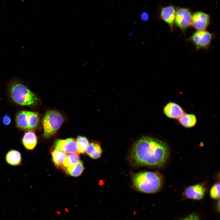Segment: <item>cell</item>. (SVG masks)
Instances as JSON below:
<instances>
[{"instance_id":"obj_18","label":"cell","mask_w":220,"mask_h":220,"mask_svg":"<svg viewBox=\"0 0 220 220\" xmlns=\"http://www.w3.org/2000/svg\"><path fill=\"white\" fill-rule=\"evenodd\" d=\"M84 169L82 162L79 160L77 163L64 169L67 174L73 176L77 177L80 175Z\"/></svg>"},{"instance_id":"obj_21","label":"cell","mask_w":220,"mask_h":220,"mask_svg":"<svg viewBox=\"0 0 220 220\" xmlns=\"http://www.w3.org/2000/svg\"><path fill=\"white\" fill-rule=\"evenodd\" d=\"M211 197L213 199L218 200L220 198V184L219 183L215 184L211 187L210 191Z\"/></svg>"},{"instance_id":"obj_15","label":"cell","mask_w":220,"mask_h":220,"mask_svg":"<svg viewBox=\"0 0 220 220\" xmlns=\"http://www.w3.org/2000/svg\"><path fill=\"white\" fill-rule=\"evenodd\" d=\"M85 152L86 154L91 158L96 159L101 156L102 150L100 144L95 141L89 144Z\"/></svg>"},{"instance_id":"obj_9","label":"cell","mask_w":220,"mask_h":220,"mask_svg":"<svg viewBox=\"0 0 220 220\" xmlns=\"http://www.w3.org/2000/svg\"><path fill=\"white\" fill-rule=\"evenodd\" d=\"M55 148L62 151L66 153L79 154L76 141L72 138L58 140L55 142Z\"/></svg>"},{"instance_id":"obj_8","label":"cell","mask_w":220,"mask_h":220,"mask_svg":"<svg viewBox=\"0 0 220 220\" xmlns=\"http://www.w3.org/2000/svg\"><path fill=\"white\" fill-rule=\"evenodd\" d=\"M210 21L208 14L202 12H197L192 15L191 24L197 31L204 30L208 26Z\"/></svg>"},{"instance_id":"obj_23","label":"cell","mask_w":220,"mask_h":220,"mask_svg":"<svg viewBox=\"0 0 220 220\" xmlns=\"http://www.w3.org/2000/svg\"><path fill=\"white\" fill-rule=\"evenodd\" d=\"M10 122L11 119L9 115L8 114L4 115L2 118L3 124L5 125H7L9 124Z\"/></svg>"},{"instance_id":"obj_24","label":"cell","mask_w":220,"mask_h":220,"mask_svg":"<svg viewBox=\"0 0 220 220\" xmlns=\"http://www.w3.org/2000/svg\"><path fill=\"white\" fill-rule=\"evenodd\" d=\"M141 17L142 20H148V16L147 13H144L142 14Z\"/></svg>"},{"instance_id":"obj_6","label":"cell","mask_w":220,"mask_h":220,"mask_svg":"<svg viewBox=\"0 0 220 220\" xmlns=\"http://www.w3.org/2000/svg\"><path fill=\"white\" fill-rule=\"evenodd\" d=\"M192 14L187 8H180L176 12L174 22L181 30H185L192 24Z\"/></svg>"},{"instance_id":"obj_7","label":"cell","mask_w":220,"mask_h":220,"mask_svg":"<svg viewBox=\"0 0 220 220\" xmlns=\"http://www.w3.org/2000/svg\"><path fill=\"white\" fill-rule=\"evenodd\" d=\"M206 188L203 183H198L187 187L185 189L183 195L185 198L199 200L202 199L205 194Z\"/></svg>"},{"instance_id":"obj_2","label":"cell","mask_w":220,"mask_h":220,"mask_svg":"<svg viewBox=\"0 0 220 220\" xmlns=\"http://www.w3.org/2000/svg\"><path fill=\"white\" fill-rule=\"evenodd\" d=\"M133 185L137 191L145 193H154L160 191L163 184L162 175L158 172L141 171L132 175Z\"/></svg>"},{"instance_id":"obj_11","label":"cell","mask_w":220,"mask_h":220,"mask_svg":"<svg viewBox=\"0 0 220 220\" xmlns=\"http://www.w3.org/2000/svg\"><path fill=\"white\" fill-rule=\"evenodd\" d=\"M164 112L168 117L172 119H179L184 113L182 108L178 104L174 102L167 104L164 108Z\"/></svg>"},{"instance_id":"obj_3","label":"cell","mask_w":220,"mask_h":220,"mask_svg":"<svg viewBox=\"0 0 220 220\" xmlns=\"http://www.w3.org/2000/svg\"><path fill=\"white\" fill-rule=\"evenodd\" d=\"M11 98L16 103L22 106H29L37 102L36 95L24 84L16 79L12 80L9 85Z\"/></svg>"},{"instance_id":"obj_5","label":"cell","mask_w":220,"mask_h":220,"mask_svg":"<svg viewBox=\"0 0 220 220\" xmlns=\"http://www.w3.org/2000/svg\"><path fill=\"white\" fill-rule=\"evenodd\" d=\"M212 34L205 30L197 31L189 38L197 50L207 49L212 39Z\"/></svg>"},{"instance_id":"obj_4","label":"cell","mask_w":220,"mask_h":220,"mask_svg":"<svg viewBox=\"0 0 220 220\" xmlns=\"http://www.w3.org/2000/svg\"><path fill=\"white\" fill-rule=\"evenodd\" d=\"M64 119L61 114L55 110L47 112L42 120L44 137L48 138L54 134L63 123Z\"/></svg>"},{"instance_id":"obj_14","label":"cell","mask_w":220,"mask_h":220,"mask_svg":"<svg viewBox=\"0 0 220 220\" xmlns=\"http://www.w3.org/2000/svg\"><path fill=\"white\" fill-rule=\"evenodd\" d=\"M7 163L12 166H18L22 163V158L20 152L17 150L12 149L9 151L5 155Z\"/></svg>"},{"instance_id":"obj_10","label":"cell","mask_w":220,"mask_h":220,"mask_svg":"<svg viewBox=\"0 0 220 220\" xmlns=\"http://www.w3.org/2000/svg\"><path fill=\"white\" fill-rule=\"evenodd\" d=\"M22 144L25 148L29 150H33L37 143V137L33 130H29L24 133L21 140Z\"/></svg>"},{"instance_id":"obj_22","label":"cell","mask_w":220,"mask_h":220,"mask_svg":"<svg viewBox=\"0 0 220 220\" xmlns=\"http://www.w3.org/2000/svg\"><path fill=\"white\" fill-rule=\"evenodd\" d=\"M180 220H200L199 216L196 213H192L187 217Z\"/></svg>"},{"instance_id":"obj_16","label":"cell","mask_w":220,"mask_h":220,"mask_svg":"<svg viewBox=\"0 0 220 220\" xmlns=\"http://www.w3.org/2000/svg\"><path fill=\"white\" fill-rule=\"evenodd\" d=\"M179 121L184 127L190 128L194 127L196 123V119L193 114L184 113L179 118Z\"/></svg>"},{"instance_id":"obj_20","label":"cell","mask_w":220,"mask_h":220,"mask_svg":"<svg viewBox=\"0 0 220 220\" xmlns=\"http://www.w3.org/2000/svg\"><path fill=\"white\" fill-rule=\"evenodd\" d=\"M76 143L79 153H84L88 146L89 142L85 137L78 136L76 139Z\"/></svg>"},{"instance_id":"obj_25","label":"cell","mask_w":220,"mask_h":220,"mask_svg":"<svg viewBox=\"0 0 220 220\" xmlns=\"http://www.w3.org/2000/svg\"><path fill=\"white\" fill-rule=\"evenodd\" d=\"M220 202H219V200L218 202V203L217 205V208H218V210L219 211V209H220Z\"/></svg>"},{"instance_id":"obj_12","label":"cell","mask_w":220,"mask_h":220,"mask_svg":"<svg viewBox=\"0 0 220 220\" xmlns=\"http://www.w3.org/2000/svg\"><path fill=\"white\" fill-rule=\"evenodd\" d=\"M31 111H20L17 114L16 117L17 126L19 128L24 130H29Z\"/></svg>"},{"instance_id":"obj_17","label":"cell","mask_w":220,"mask_h":220,"mask_svg":"<svg viewBox=\"0 0 220 220\" xmlns=\"http://www.w3.org/2000/svg\"><path fill=\"white\" fill-rule=\"evenodd\" d=\"M51 154L55 166L57 168H62V164L67 156V154L62 151L54 148Z\"/></svg>"},{"instance_id":"obj_13","label":"cell","mask_w":220,"mask_h":220,"mask_svg":"<svg viewBox=\"0 0 220 220\" xmlns=\"http://www.w3.org/2000/svg\"><path fill=\"white\" fill-rule=\"evenodd\" d=\"M176 12L174 7L171 6L163 8L161 11V19L169 25L171 29L174 22Z\"/></svg>"},{"instance_id":"obj_1","label":"cell","mask_w":220,"mask_h":220,"mask_svg":"<svg viewBox=\"0 0 220 220\" xmlns=\"http://www.w3.org/2000/svg\"><path fill=\"white\" fill-rule=\"evenodd\" d=\"M130 155L133 161L138 165L159 167L164 165L168 160L170 150L164 141L144 137L134 143Z\"/></svg>"},{"instance_id":"obj_19","label":"cell","mask_w":220,"mask_h":220,"mask_svg":"<svg viewBox=\"0 0 220 220\" xmlns=\"http://www.w3.org/2000/svg\"><path fill=\"white\" fill-rule=\"evenodd\" d=\"M79 154L74 153L67 155L63 162L62 168L65 169L78 162L79 160Z\"/></svg>"}]
</instances>
